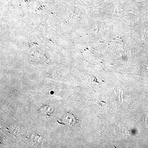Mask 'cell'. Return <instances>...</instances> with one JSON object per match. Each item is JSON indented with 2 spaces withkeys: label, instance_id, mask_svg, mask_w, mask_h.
I'll use <instances>...</instances> for the list:
<instances>
[{
  "label": "cell",
  "instance_id": "6da1fadb",
  "mask_svg": "<svg viewBox=\"0 0 148 148\" xmlns=\"http://www.w3.org/2000/svg\"><path fill=\"white\" fill-rule=\"evenodd\" d=\"M38 112L42 115L45 116H49L52 113L53 109L50 107L48 106H44L40 107L38 109Z\"/></svg>",
  "mask_w": 148,
  "mask_h": 148
},
{
  "label": "cell",
  "instance_id": "7a4b0ae2",
  "mask_svg": "<svg viewBox=\"0 0 148 148\" xmlns=\"http://www.w3.org/2000/svg\"><path fill=\"white\" fill-rule=\"evenodd\" d=\"M123 93H123V91H122L121 89H120V88H118L117 90L116 91V93L118 97H119L120 100L122 99V97H123Z\"/></svg>",
  "mask_w": 148,
  "mask_h": 148
}]
</instances>
